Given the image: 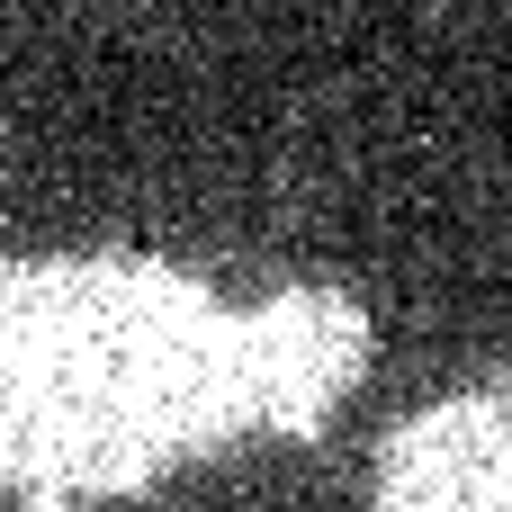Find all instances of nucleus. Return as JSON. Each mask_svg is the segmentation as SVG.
Here are the masks:
<instances>
[{
  "mask_svg": "<svg viewBox=\"0 0 512 512\" xmlns=\"http://www.w3.org/2000/svg\"><path fill=\"white\" fill-rule=\"evenodd\" d=\"M270 333L126 261H0V486L99 504L261 405Z\"/></svg>",
  "mask_w": 512,
  "mask_h": 512,
  "instance_id": "f257e3e1",
  "label": "nucleus"
},
{
  "mask_svg": "<svg viewBox=\"0 0 512 512\" xmlns=\"http://www.w3.org/2000/svg\"><path fill=\"white\" fill-rule=\"evenodd\" d=\"M369 512H512V378L423 405L387 441Z\"/></svg>",
  "mask_w": 512,
  "mask_h": 512,
  "instance_id": "f03ea898",
  "label": "nucleus"
}]
</instances>
